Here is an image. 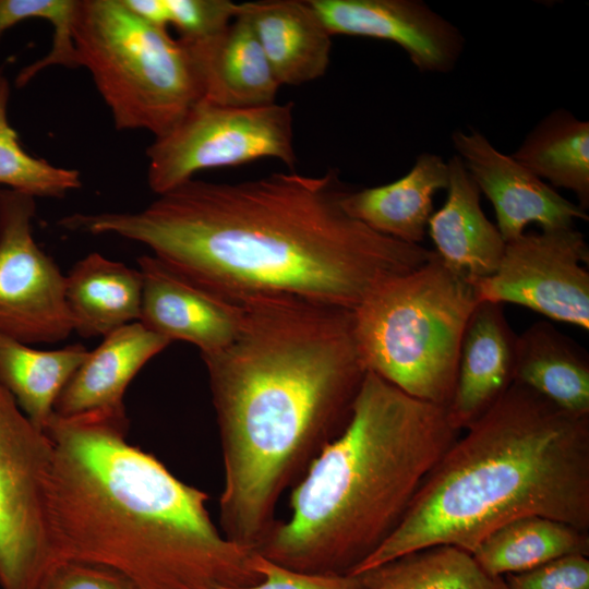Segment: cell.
I'll return each mask as SVG.
<instances>
[{"instance_id":"cell-18","label":"cell","mask_w":589,"mask_h":589,"mask_svg":"<svg viewBox=\"0 0 589 589\" xmlns=\"http://www.w3.org/2000/svg\"><path fill=\"white\" fill-rule=\"evenodd\" d=\"M280 85L323 76L330 62L333 35L309 0L239 3Z\"/></svg>"},{"instance_id":"cell-4","label":"cell","mask_w":589,"mask_h":589,"mask_svg":"<svg viewBox=\"0 0 589 589\" xmlns=\"http://www.w3.org/2000/svg\"><path fill=\"white\" fill-rule=\"evenodd\" d=\"M589 529V417L513 382L464 429L425 478L401 522L350 575L449 544L472 553L524 516Z\"/></svg>"},{"instance_id":"cell-26","label":"cell","mask_w":589,"mask_h":589,"mask_svg":"<svg viewBox=\"0 0 589 589\" xmlns=\"http://www.w3.org/2000/svg\"><path fill=\"white\" fill-rule=\"evenodd\" d=\"M365 589H506L472 553L438 544L423 548L358 575Z\"/></svg>"},{"instance_id":"cell-12","label":"cell","mask_w":589,"mask_h":589,"mask_svg":"<svg viewBox=\"0 0 589 589\" xmlns=\"http://www.w3.org/2000/svg\"><path fill=\"white\" fill-rule=\"evenodd\" d=\"M328 32L395 43L423 73L454 70L461 31L420 0H309Z\"/></svg>"},{"instance_id":"cell-23","label":"cell","mask_w":589,"mask_h":589,"mask_svg":"<svg viewBox=\"0 0 589 589\" xmlns=\"http://www.w3.org/2000/svg\"><path fill=\"white\" fill-rule=\"evenodd\" d=\"M88 352L81 344L36 349L0 333V384L29 421L45 432L57 398Z\"/></svg>"},{"instance_id":"cell-2","label":"cell","mask_w":589,"mask_h":589,"mask_svg":"<svg viewBox=\"0 0 589 589\" xmlns=\"http://www.w3.org/2000/svg\"><path fill=\"white\" fill-rule=\"evenodd\" d=\"M240 305L233 340L201 356L224 465L221 533L257 552L280 496L346 428L368 371L352 311L284 296Z\"/></svg>"},{"instance_id":"cell-19","label":"cell","mask_w":589,"mask_h":589,"mask_svg":"<svg viewBox=\"0 0 589 589\" xmlns=\"http://www.w3.org/2000/svg\"><path fill=\"white\" fill-rule=\"evenodd\" d=\"M447 164V197L433 212L426 231L448 266L470 278L488 277L496 271L506 242L485 216L480 190L460 157L454 155Z\"/></svg>"},{"instance_id":"cell-5","label":"cell","mask_w":589,"mask_h":589,"mask_svg":"<svg viewBox=\"0 0 589 589\" xmlns=\"http://www.w3.org/2000/svg\"><path fill=\"white\" fill-rule=\"evenodd\" d=\"M447 408L366 372L342 432L290 493V516L256 552L280 566L350 575L395 531L459 435Z\"/></svg>"},{"instance_id":"cell-15","label":"cell","mask_w":589,"mask_h":589,"mask_svg":"<svg viewBox=\"0 0 589 589\" xmlns=\"http://www.w3.org/2000/svg\"><path fill=\"white\" fill-rule=\"evenodd\" d=\"M516 339L504 305L480 301L462 336L454 393L447 406L456 430L478 419L514 382Z\"/></svg>"},{"instance_id":"cell-31","label":"cell","mask_w":589,"mask_h":589,"mask_svg":"<svg viewBox=\"0 0 589 589\" xmlns=\"http://www.w3.org/2000/svg\"><path fill=\"white\" fill-rule=\"evenodd\" d=\"M35 589H139L120 573L99 565L58 562L49 565Z\"/></svg>"},{"instance_id":"cell-34","label":"cell","mask_w":589,"mask_h":589,"mask_svg":"<svg viewBox=\"0 0 589 589\" xmlns=\"http://www.w3.org/2000/svg\"><path fill=\"white\" fill-rule=\"evenodd\" d=\"M361 589H365V588H361Z\"/></svg>"},{"instance_id":"cell-8","label":"cell","mask_w":589,"mask_h":589,"mask_svg":"<svg viewBox=\"0 0 589 589\" xmlns=\"http://www.w3.org/2000/svg\"><path fill=\"white\" fill-rule=\"evenodd\" d=\"M292 111V103L225 107L201 100L146 148L151 190L161 195L202 170L260 158H275L293 168Z\"/></svg>"},{"instance_id":"cell-30","label":"cell","mask_w":589,"mask_h":589,"mask_svg":"<svg viewBox=\"0 0 589 589\" xmlns=\"http://www.w3.org/2000/svg\"><path fill=\"white\" fill-rule=\"evenodd\" d=\"M504 579L506 589H589V558L567 555Z\"/></svg>"},{"instance_id":"cell-13","label":"cell","mask_w":589,"mask_h":589,"mask_svg":"<svg viewBox=\"0 0 589 589\" xmlns=\"http://www.w3.org/2000/svg\"><path fill=\"white\" fill-rule=\"evenodd\" d=\"M450 139L480 193L491 202L505 242L521 236L529 224L554 229L589 219L577 203L563 197L512 155L500 152L480 131L456 130Z\"/></svg>"},{"instance_id":"cell-21","label":"cell","mask_w":589,"mask_h":589,"mask_svg":"<svg viewBox=\"0 0 589 589\" xmlns=\"http://www.w3.org/2000/svg\"><path fill=\"white\" fill-rule=\"evenodd\" d=\"M514 382L564 411L589 417L588 353L549 321L517 335Z\"/></svg>"},{"instance_id":"cell-10","label":"cell","mask_w":589,"mask_h":589,"mask_svg":"<svg viewBox=\"0 0 589 589\" xmlns=\"http://www.w3.org/2000/svg\"><path fill=\"white\" fill-rule=\"evenodd\" d=\"M589 249L574 226L524 232L507 241L496 271L471 278L477 298L513 303L589 329Z\"/></svg>"},{"instance_id":"cell-27","label":"cell","mask_w":589,"mask_h":589,"mask_svg":"<svg viewBox=\"0 0 589 589\" xmlns=\"http://www.w3.org/2000/svg\"><path fill=\"white\" fill-rule=\"evenodd\" d=\"M10 93V83L3 73L0 76V185L34 199H62L80 189L79 170L56 167L22 147L8 118Z\"/></svg>"},{"instance_id":"cell-6","label":"cell","mask_w":589,"mask_h":589,"mask_svg":"<svg viewBox=\"0 0 589 589\" xmlns=\"http://www.w3.org/2000/svg\"><path fill=\"white\" fill-rule=\"evenodd\" d=\"M478 303L471 278L435 251L422 265L382 281L352 311L366 371L447 408L462 336Z\"/></svg>"},{"instance_id":"cell-22","label":"cell","mask_w":589,"mask_h":589,"mask_svg":"<svg viewBox=\"0 0 589 589\" xmlns=\"http://www.w3.org/2000/svg\"><path fill=\"white\" fill-rule=\"evenodd\" d=\"M141 272L93 252L65 276V300L73 332L84 338L105 337L140 320Z\"/></svg>"},{"instance_id":"cell-16","label":"cell","mask_w":589,"mask_h":589,"mask_svg":"<svg viewBox=\"0 0 589 589\" xmlns=\"http://www.w3.org/2000/svg\"><path fill=\"white\" fill-rule=\"evenodd\" d=\"M170 342L139 321L113 330L88 352L57 398L53 412L61 417L125 414L123 396L128 385Z\"/></svg>"},{"instance_id":"cell-14","label":"cell","mask_w":589,"mask_h":589,"mask_svg":"<svg viewBox=\"0 0 589 589\" xmlns=\"http://www.w3.org/2000/svg\"><path fill=\"white\" fill-rule=\"evenodd\" d=\"M142 275L139 322L169 339L193 344L201 354L218 351L237 336L242 306L176 273L154 255L137 259Z\"/></svg>"},{"instance_id":"cell-17","label":"cell","mask_w":589,"mask_h":589,"mask_svg":"<svg viewBox=\"0 0 589 589\" xmlns=\"http://www.w3.org/2000/svg\"><path fill=\"white\" fill-rule=\"evenodd\" d=\"M188 43L202 86V101L225 107L276 103L281 86L249 20L240 12L216 35Z\"/></svg>"},{"instance_id":"cell-7","label":"cell","mask_w":589,"mask_h":589,"mask_svg":"<svg viewBox=\"0 0 589 589\" xmlns=\"http://www.w3.org/2000/svg\"><path fill=\"white\" fill-rule=\"evenodd\" d=\"M72 34L79 67L91 73L117 130L160 137L202 100L188 43L122 0H79Z\"/></svg>"},{"instance_id":"cell-3","label":"cell","mask_w":589,"mask_h":589,"mask_svg":"<svg viewBox=\"0 0 589 589\" xmlns=\"http://www.w3.org/2000/svg\"><path fill=\"white\" fill-rule=\"evenodd\" d=\"M127 414L53 412L47 484L49 565L111 568L139 589H218L260 582L256 552L225 538L208 494L125 440Z\"/></svg>"},{"instance_id":"cell-25","label":"cell","mask_w":589,"mask_h":589,"mask_svg":"<svg viewBox=\"0 0 589 589\" xmlns=\"http://www.w3.org/2000/svg\"><path fill=\"white\" fill-rule=\"evenodd\" d=\"M553 188L570 191L577 204L589 207V122L557 108L543 117L512 154Z\"/></svg>"},{"instance_id":"cell-11","label":"cell","mask_w":589,"mask_h":589,"mask_svg":"<svg viewBox=\"0 0 589 589\" xmlns=\"http://www.w3.org/2000/svg\"><path fill=\"white\" fill-rule=\"evenodd\" d=\"M33 196L0 188V333L55 344L73 332L65 276L36 243Z\"/></svg>"},{"instance_id":"cell-1","label":"cell","mask_w":589,"mask_h":589,"mask_svg":"<svg viewBox=\"0 0 589 589\" xmlns=\"http://www.w3.org/2000/svg\"><path fill=\"white\" fill-rule=\"evenodd\" d=\"M347 190L335 168L238 183L193 178L141 211L73 213L60 226L145 244L179 275L237 304L284 296L353 311L434 251L351 217L341 204Z\"/></svg>"},{"instance_id":"cell-28","label":"cell","mask_w":589,"mask_h":589,"mask_svg":"<svg viewBox=\"0 0 589 589\" xmlns=\"http://www.w3.org/2000/svg\"><path fill=\"white\" fill-rule=\"evenodd\" d=\"M77 5L79 0H0V39L7 31L27 20H46L53 28L49 52L20 71L15 79L17 87L25 86L51 65L79 68L72 34Z\"/></svg>"},{"instance_id":"cell-29","label":"cell","mask_w":589,"mask_h":589,"mask_svg":"<svg viewBox=\"0 0 589 589\" xmlns=\"http://www.w3.org/2000/svg\"><path fill=\"white\" fill-rule=\"evenodd\" d=\"M136 15L168 29L179 38L195 43L223 31L238 14L239 3L229 0H122Z\"/></svg>"},{"instance_id":"cell-20","label":"cell","mask_w":589,"mask_h":589,"mask_svg":"<svg viewBox=\"0 0 589 589\" xmlns=\"http://www.w3.org/2000/svg\"><path fill=\"white\" fill-rule=\"evenodd\" d=\"M449 183L448 164L440 155L422 153L411 169L387 184L347 190L344 209L354 219L386 237L420 244L434 212L433 196Z\"/></svg>"},{"instance_id":"cell-9","label":"cell","mask_w":589,"mask_h":589,"mask_svg":"<svg viewBox=\"0 0 589 589\" xmlns=\"http://www.w3.org/2000/svg\"><path fill=\"white\" fill-rule=\"evenodd\" d=\"M53 447L0 384V588L35 589L49 566L47 484Z\"/></svg>"},{"instance_id":"cell-24","label":"cell","mask_w":589,"mask_h":589,"mask_svg":"<svg viewBox=\"0 0 589 589\" xmlns=\"http://www.w3.org/2000/svg\"><path fill=\"white\" fill-rule=\"evenodd\" d=\"M576 554L589 555L588 531L537 515L519 517L498 527L472 552L486 573L501 577Z\"/></svg>"},{"instance_id":"cell-33","label":"cell","mask_w":589,"mask_h":589,"mask_svg":"<svg viewBox=\"0 0 589 589\" xmlns=\"http://www.w3.org/2000/svg\"><path fill=\"white\" fill-rule=\"evenodd\" d=\"M3 74V67H0V76Z\"/></svg>"},{"instance_id":"cell-32","label":"cell","mask_w":589,"mask_h":589,"mask_svg":"<svg viewBox=\"0 0 589 589\" xmlns=\"http://www.w3.org/2000/svg\"><path fill=\"white\" fill-rule=\"evenodd\" d=\"M254 568L263 579L251 586L220 587L218 589H361L358 576L308 574L293 570L263 557H254Z\"/></svg>"}]
</instances>
